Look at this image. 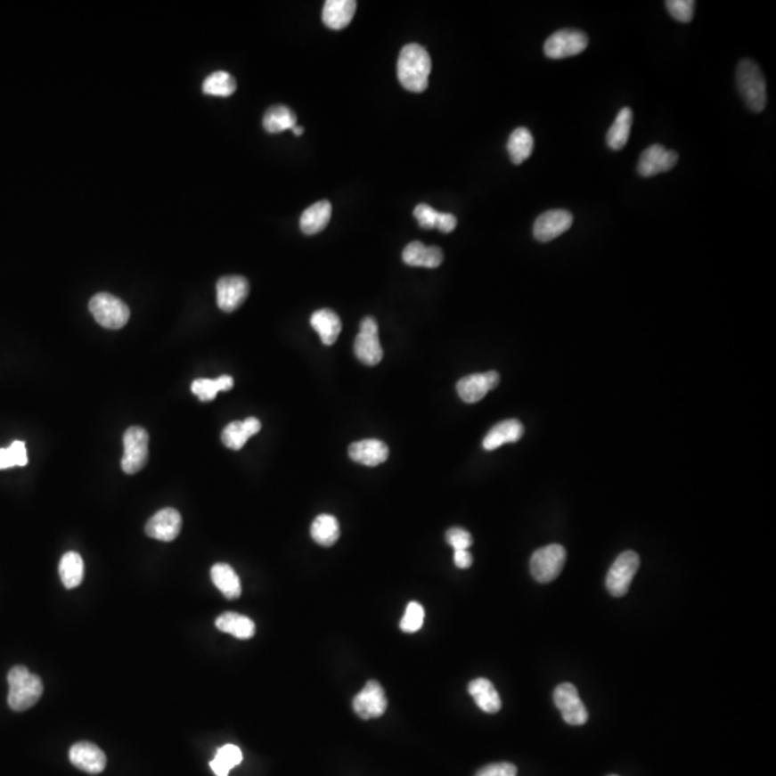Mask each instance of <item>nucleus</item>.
I'll return each mask as SVG.
<instances>
[{
    "instance_id": "473e14b6",
    "label": "nucleus",
    "mask_w": 776,
    "mask_h": 776,
    "mask_svg": "<svg viewBox=\"0 0 776 776\" xmlns=\"http://www.w3.org/2000/svg\"><path fill=\"white\" fill-rule=\"evenodd\" d=\"M233 387L231 375H220L219 379H199L192 384V391L201 402H212L219 391H229Z\"/></svg>"
},
{
    "instance_id": "ea45409f",
    "label": "nucleus",
    "mask_w": 776,
    "mask_h": 776,
    "mask_svg": "<svg viewBox=\"0 0 776 776\" xmlns=\"http://www.w3.org/2000/svg\"><path fill=\"white\" fill-rule=\"evenodd\" d=\"M438 216H440V212L435 210L431 206L424 205V203L414 208V217L419 222L420 227H423V229L437 227Z\"/></svg>"
},
{
    "instance_id": "393cba45",
    "label": "nucleus",
    "mask_w": 776,
    "mask_h": 776,
    "mask_svg": "<svg viewBox=\"0 0 776 776\" xmlns=\"http://www.w3.org/2000/svg\"><path fill=\"white\" fill-rule=\"evenodd\" d=\"M331 216H332V206L330 201H316L302 213L301 222H299L302 233L308 236L320 233L330 224Z\"/></svg>"
},
{
    "instance_id": "1a4fd4ad",
    "label": "nucleus",
    "mask_w": 776,
    "mask_h": 776,
    "mask_svg": "<svg viewBox=\"0 0 776 776\" xmlns=\"http://www.w3.org/2000/svg\"><path fill=\"white\" fill-rule=\"evenodd\" d=\"M588 46L587 35L578 29H561L551 35L543 45V53L551 60H564L580 55Z\"/></svg>"
},
{
    "instance_id": "c03bdc74",
    "label": "nucleus",
    "mask_w": 776,
    "mask_h": 776,
    "mask_svg": "<svg viewBox=\"0 0 776 776\" xmlns=\"http://www.w3.org/2000/svg\"><path fill=\"white\" fill-rule=\"evenodd\" d=\"M292 131H294V135H298V137H299V135H304V128H302V127H298V126L294 127V130H292Z\"/></svg>"
},
{
    "instance_id": "a19ab883",
    "label": "nucleus",
    "mask_w": 776,
    "mask_h": 776,
    "mask_svg": "<svg viewBox=\"0 0 776 776\" xmlns=\"http://www.w3.org/2000/svg\"><path fill=\"white\" fill-rule=\"evenodd\" d=\"M517 766L508 762H501V764H492V765L485 766L479 769L475 776H517Z\"/></svg>"
},
{
    "instance_id": "f3484780",
    "label": "nucleus",
    "mask_w": 776,
    "mask_h": 776,
    "mask_svg": "<svg viewBox=\"0 0 776 776\" xmlns=\"http://www.w3.org/2000/svg\"><path fill=\"white\" fill-rule=\"evenodd\" d=\"M69 761L75 768L82 772L97 775L107 766V756L104 752L91 742H78L72 745L69 750Z\"/></svg>"
},
{
    "instance_id": "6ab92c4d",
    "label": "nucleus",
    "mask_w": 776,
    "mask_h": 776,
    "mask_svg": "<svg viewBox=\"0 0 776 776\" xmlns=\"http://www.w3.org/2000/svg\"><path fill=\"white\" fill-rule=\"evenodd\" d=\"M403 262L419 268H438L443 262V252L437 246H426L421 241H412L403 250Z\"/></svg>"
},
{
    "instance_id": "e433bc0d",
    "label": "nucleus",
    "mask_w": 776,
    "mask_h": 776,
    "mask_svg": "<svg viewBox=\"0 0 776 776\" xmlns=\"http://www.w3.org/2000/svg\"><path fill=\"white\" fill-rule=\"evenodd\" d=\"M424 623V609L420 606L419 602H410L405 609L404 616H403L400 628L404 633L419 632Z\"/></svg>"
},
{
    "instance_id": "39448f33",
    "label": "nucleus",
    "mask_w": 776,
    "mask_h": 776,
    "mask_svg": "<svg viewBox=\"0 0 776 776\" xmlns=\"http://www.w3.org/2000/svg\"><path fill=\"white\" fill-rule=\"evenodd\" d=\"M150 436L147 430L133 426L124 433V456L121 468L127 475L140 472L149 461Z\"/></svg>"
},
{
    "instance_id": "4be33fe9",
    "label": "nucleus",
    "mask_w": 776,
    "mask_h": 776,
    "mask_svg": "<svg viewBox=\"0 0 776 776\" xmlns=\"http://www.w3.org/2000/svg\"><path fill=\"white\" fill-rule=\"evenodd\" d=\"M524 426L519 420H505L496 424L486 437L483 438V449L494 450L506 443H515L524 436Z\"/></svg>"
},
{
    "instance_id": "4468645a",
    "label": "nucleus",
    "mask_w": 776,
    "mask_h": 776,
    "mask_svg": "<svg viewBox=\"0 0 776 776\" xmlns=\"http://www.w3.org/2000/svg\"><path fill=\"white\" fill-rule=\"evenodd\" d=\"M182 531V515L173 508L161 509L156 515L150 518L145 525V534L150 538L171 543L179 536Z\"/></svg>"
},
{
    "instance_id": "c756f323",
    "label": "nucleus",
    "mask_w": 776,
    "mask_h": 776,
    "mask_svg": "<svg viewBox=\"0 0 776 776\" xmlns=\"http://www.w3.org/2000/svg\"><path fill=\"white\" fill-rule=\"evenodd\" d=\"M532 150H534V137L531 131L524 127H519L513 131L508 140V152L512 163L519 166L527 161L531 157Z\"/></svg>"
},
{
    "instance_id": "f03ea898",
    "label": "nucleus",
    "mask_w": 776,
    "mask_h": 776,
    "mask_svg": "<svg viewBox=\"0 0 776 776\" xmlns=\"http://www.w3.org/2000/svg\"><path fill=\"white\" fill-rule=\"evenodd\" d=\"M9 707L15 712H25L37 705L44 693L41 677L30 673L25 666H15L8 674Z\"/></svg>"
},
{
    "instance_id": "2eb2a0df",
    "label": "nucleus",
    "mask_w": 776,
    "mask_h": 776,
    "mask_svg": "<svg viewBox=\"0 0 776 776\" xmlns=\"http://www.w3.org/2000/svg\"><path fill=\"white\" fill-rule=\"evenodd\" d=\"M501 377L498 372H489L483 374L466 375L459 380L456 390L464 403H478L485 398L489 391L498 387Z\"/></svg>"
},
{
    "instance_id": "58836bf2",
    "label": "nucleus",
    "mask_w": 776,
    "mask_h": 776,
    "mask_svg": "<svg viewBox=\"0 0 776 776\" xmlns=\"http://www.w3.org/2000/svg\"><path fill=\"white\" fill-rule=\"evenodd\" d=\"M446 541L454 551L469 550L473 543L472 535L462 527H450L446 532Z\"/></svg>"
},
{
    "instance_id": "7c9ffc66",
    "label": "nucleus",
    "mask_w": 776,
    "mask_h": 776,
    "mask_svg": "<svg viewBox=\"0 0 776 776\" xmlns=\"http://www.w3.org/2000/svg\"><path fill=\"white\" fill-rule=\"evenodd\" d=\"M60 576L68 590L78 587L84 580V561L78 552H67L61 558Z\"/></svg>"
},
{
    "instance_id": "412c9836",
    "label": "nucleus",
    "mask_w": 776,
    "mask_h": 776,
    "mask_svg": "<svg viewBox=\"0 0 776 776\" xmlns=\"http://www.w3.org/2000/svg\"><path fill=\"white\" fill-rule=\"evenodd\" d=\"M260 429L262 424L257 417H249L243 421H232L222 433V442L229 449L241 450L252 436L259 433Z\"/></svg>"
},
{
    "instance_id": "4c0bfd02",
    "label": "nucleus",
    "mask_w": 776,
    "mask_h": 776,
    "mask_svg": "<svg viewBox=\"0 0 776 776\" xmlns=\"http://www.w3.org/2000/svg\"><path fill=\"white\" fill-rule=\"evenodd\" d=\"M695 2L693 0H669L666 2V8L670 12L673 19L677 22L689 23L695 13Z\"/></svg>"
},
{
    "instance_id": "b1692460",
    "label": "nucleus",
    "mask_w": 776,
    "mask_h": 776,
    "mask_svg": "<svg viewBox=\"0 0 776 776\" xmlns=\"http://www.w3.org/2000/svg\"><path fill=\"white\" fill-rule=\"evenodd\" d=\"M311 325L325 346H332L341 334V320L331 309H318L311 316Z\"/></svg>"
},
{
    "instance_id": "a211bd4d",
    "label": "nucleus",
    "mask_w": 776,
    "mask_h": 776,
    "mask_svg": "<svg viewBox=\"0 0 776 776\" xmlns=\"http://www.w3.org/2000/svg\"><path fill=\"white\" fill-rule=\"evenodd\" d=\"M348 454L355 463L368 466V468H374V466L383 464L388 459L390 450H388L386 443L381 442V440L367 438V440L353 443L349 446Z\"/></svg>"
},
{
    "instance_id": "9b49d317",
    "label": "nucleus",
    "mask_w": 776,
    "mask_h": 776,
    "mask_svg": "<svg viewBox=\"0 0 776 776\" xmlns=\"http://www.w3.org/2000/svg\"><path fill=\"white\" fill-rule=\"evenodd\" d=\"M353 707L361 719L383 716L387 709V698L383 686L375 680H370L363 687V690L354 698Z\"/></svg>"
},
{
    "instance_id": "0eeeda50",
    "label": "nucleus",
    "mask_w": 776,
    "mask_h": 776,
    "mask_svg": "<svg viewBox=\"0 0 776 776\" xmlns=\"http://www.w3.org/2000/svg\"><path fill=\"white\" fill-rule=\"evenodd\" d=\"M640 567V557L634 551H625L617 557L607 574L606 587L613 597H625Z\"/></svg>"
},
{
    "instance_id": "bb28decb",
    "label": "nucleus",
    "mask_w": 776,
    "mask_h": 776,
    "mask_svg": "<svg viewBox=\"0 0 776 776\" xmlns=\"http://www.w3.org/2000/svg\"><path fill=\"white\" fill-rule=\"evenodd\" d=\"M216 627L219 628L220 632L234 635L236 639L241 640L252 639L257 632L255 623L250 620L249 617L238 613L222 614L216 620Z\"/></svg>"
},
{
    "instance_id": "5701e85b",
    "label": "nucleus",
    "mask_w": 776,
    "mask_h": 776,
    "mask_svg": "<svg viewBox=\"0 0 776 776\" xmlns=\"http://www.w3.org/2000/svg\"><path fill=\"white\" fill-rule=\"evenodd\" d=\"M469 693L475 698V703L485 714H496L502 707L501 696L494 689L492 682L487 679H475L469 683Z\"/></svg>"
},
{
    "instance_id": "37998d69",
    "label": "nucleus",
    "mask_w": 776,
    "mask_h": 776,
    "mask_svg": "<svg viewBox=\"0 0 776 776\" xmlns=\"http://www.w3.org/2000/svg\"><path fill=\"white\" fill-rule=\"evenodd\" d=\"M473 557L472 553L468 550L454 551V565L457 568L466 569L472 567Z\"/></svg>"
},
{
    "instance_id": "aec40b11",
    "label": "nucleus",
    "mask_w": 776,
    "mask_h": 776,
    "mask_svg": "<svg viewBox=\"0 0 776 776\" xmlns=\"http://www.w3.org/2000/svg\"><path fill=\"white\" fill-rule=\"evenodd\" d=\"M355 11H357V2L354 0H328L323 4V23L330 29H344L353 20Z\"/></svg>"
},
{
    "instance_id": "2f4dec72",
    "label": "nucleus",
    "mask_w": 776,
    "mask_h": 776,
    "mask_svg": "<svg viewBox=\"0 0 776 776\" xmlns=\"http://www.w3.org/2000/svg\"><path fill=\"white\" fill-rule=\"evenodd\" d=\"M311 536L321 546H332L339 538V524L332 515L316 517L311 527Z\"/></svg>"
},
{
    "instance_id": "a878e982",
    "label": "nucleus",
    "mask_w": 776,
    "mask_h": 776,
    "mask_svg": "<svg viewBox=\"0 0 776 776\" xmlns=\"http://www.w3.org/2000/svg\"><path fill=\"white\" fill-rule=\"evenodd\" d=\"M210 576H212L213 584L227 600H236V598L241 597V580L231 565L224 564V562L213 565Z\"/></svg>"
},
{
    "instance_id": "c9c22d12",
    "label": "nucleus",
    "mask_w": 776,
    "mask_h": 776,
    "mask_svg": "<svg viewBox=\"0 0 776 776\" xmlns=\"http://www.w3.org/2000/svg\"><path fill=\"white\" fill-rule=\"evenodd\" d=\"M28 452L23 442H13L6 449H0V470L15 468V466H27Z\"/></svg>"
},
{
    "instance_id": "ddd939ff",
    "label": "nucleus",
    "mask_w": 776,
    "mask_h": 776,
    "mask_svg": "<svg viewBox=\"0 0 776 776\" xmlns=\"http://www.w3.org/2000/svg\"><path fill=\"white\" fill-rule=\"evenodd\" d=\"M677 161H679V154L676 151L665 149L660 144H654L642 151L637 171L641 177H653L672 170Z\"/></svg>"
},
{
    "instance_id": "f8f14e48",
    "label": "nucleus",
    "mask_w": 776,
    "mask_h": 776,
    "mask_svg": "<svg viewBox=\"0 0 776 776\" xmlns=\"http://www.w3.org/2000/svg\"><path fill=\"white\" fill-rule=\"evenodd\" d=\"M216 290L219 308L225 313H233L249 295V282L243 276H224L216 285Z\"/></svg>"
},
{
    "instance_id": "7ed1b4c3",
    "label": "nucleus",
    "mask_w": 776,
    "mask_h": 776,
    "mask_svg": "<svg viewBox=\"0 0 776 776\" xmlns=\"http://www.w3.org/2000/svg\"><path fill=\"white\" fill-rule=\"evenodd\" d=\"M736 86L750 111L761 112L765 110L766 81L758 63L752 60H742L736 69Z\"/></svg>"
},
{
    "instance_id": "423d86ee",
    "label": "nucleus",
    "mask_w": 776,
    "mask_h": 776,
    "mask_svg": "<svg viewBox=\"0 0 776 776\" xmlns=\"http://www.w3.org/2000/svg\"><path fill=\"white\" fill-rule=\"evenodd\" d=\"M567 560V551L564 546L553 545L543 546L534 552L531 558V574L538 583H552L564 568Z\"/></svg>"
},
{
    "instance_id": "72a5a7b5",
    "label": "nucleus",
    "mask_w": 776,
    "mask_h": 776,
    "mask_svg": "<svg viewBox=\"0 0 776 776\" xmlns=\"http://www.w3.org/2000/svg\"><path fill=\"white\" fill-rule=\"evenodd\" d=\"M241 759L243 755L236 745H225L216 752L215 759L210 762V768L216 776H229L231 769L238 766Z\"/></svg>"
},
{
    "instance_id": "79ce46f5",
    "label": "nucleus",
    "mask_w": 776,
    "mask_h": 776,
    "mask_svg": "<svg viewBox=\"0 0 776 776\" xmlns=\"http://www.w3.org/2000/svg\"><path fill=\"white\" fill-rule=\"evenodd\" d=\"M456 226L457 219L452 213H440L436 229L443 232V233H452L456 229Z\"/></svg>"
},
{
    "instance_id": "f257e3e1",
    "label": "nucleus",
    "mask_w": 776,
    "mask_h": 776,
    "mask_svg": "<svg viewBox=\"0 0 776 776\" xmlns=\"http://www.w3.org/2000/svg\"><path fill=\"white\" fill-rule=\"evenodd\" d=\"M430 72L431 60L428 49L419 44H409L402 49L398 56L397 75L405 90L412 93L428 90Z\"/></svg>"
},
{
    "instance_id": "20e7f679",
    "label": "nucleus",
    "mask_w": 776,
    "mask_h": 776,
    "mask_svg": "<svg viewBox=\"0 0 776 776\" xmlns=\"http://www.w3.org/2000/svg\"><path fill=\"white\" fill-rule=\"evenodd\" d=\"M90 311L94 320L107 330H119L126 327L130 320V308L126 302L107 292H101L91 298Z\"/></svg>"
},
{
    "instance_id": "6e6552de",
    "label": "nucleus",
    "mask_w": 776,
    "mask_h": 776,
    "mask_svg": "<svg viewBox=\"0 0 776 776\" xmlns=\"http://www.w3.org/2000/svg\"><path fill=\"white\" fill-rule=\"evenodd\" d=\"M354 354L365 365H377L383 360V347L379 339V323L367 316L361 321L360 332L354 341Z\"/></svg>"
},
{
    "instance_id": "f704fd0d",
    "label": "nucleus",
    "mask_w": 776,
    "mask_h": 776,
    "mask_svg": "<svg viewBox=\"0 0 776 776\" xmlns=\"http://www.w3.org/2000/svg\"><path fill=\"white\" fill-rule=\"evenodd\" d=\"M236 91V81L225 71L213 72L203 82V93L213 97H231Z\"/></svg>"
},
{
    "instance_id": "9d476101",
    "label": "nucleus",
    "mask_w": 776,
    "mask_h": 776,
    "mask_svg": "<svg viewBox=\"0 0 776 776\" xmlns=\"http://www.w3.org/2000/svg\"><path fill=\"white\" fill-rule=\"evenodd\" d=\"M553 702L561 712L562 719L571 726L587 723L588 710L584 706L576 687L571 683H562L553 691Z\"/></svg>"
},
{
    "instance_id": "c85d7f7f",
    "label": "nucleus",
    "mask_w": 776,
    "mask_h": 776,
    "mask_svg": "<svg viewBox=\"0 0 776 776\" xmlns=\"http://www.w3.org/2000/svg\"><path fill=\"white\" fill-rule=\"evenodd\" d=\"M294 127H297V116L285 105H275L265 112L264 128L271 135L294 130Z\"/></svg>"
},
{
    "instance_id": "dca6fc26",
    "label": "nucleus",
    "mask_w": 776,
    "mask_h": 776,
    "mask_svg": "<svg viewBox=\"0 0 776 776\" xmlns=\"http://www.w3.org/2000/svg\"><path fill=\"white\" fill-rule=\"evenodd\" d=\"M574 217L568 210H548L535 220L534 236L539 241H551L572 226Z\"/></svg>"
},
{
    "instance_id": "a18cd8bd",
    "label": "nucleus",
    "mask_w": 776,
    "mask_h": 776,
    "mask_svg": "<svg viewBox=\"0 0 776 776\" xmlns=\"http://www.w3.org/2000/svg\"><path fill=\"white\" fill-rule=\"evenodd\" d=\"M611 776H616V775H611Z\"/></svg>"
},
{
    "instance_id": "cd10ccee",
    "label": "nucleus",
    "mask_w": 776,
    "mask_h": 776,
    "mask_svg": "<svg viewBox=\"0 0 776 776\" xmlns=\"http://www.w3.org/2000/svg\"><path fill=\"white\" fill-rule=\"evenodd\" d=\"M633 126V111L625 107L617 114L616 121L607 133V144L611 150L625 149L630 138Z\"/></svg>"
}]
</instances>
